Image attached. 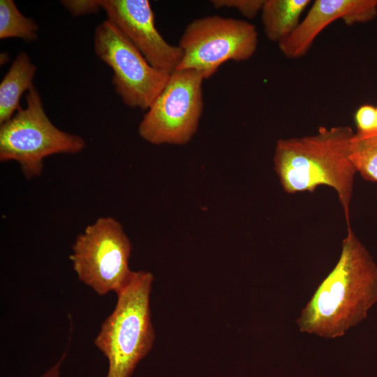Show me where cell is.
Masks as SVG:
<instances>
[{"label": "cell", "instance_id": "6da1fadb", "mask_svg": "<svg viewBox=\"0 0 377 377\" xmlns=\"http://www.w3.org/2000/svg\"><path fill=\"white\" fill-rule=\"evenodd\" d=\"M377 302V266L350 226L339 260L296 323L300 332L335 339L363 320Z\"/></svg>", "mask_w": 377, "mask_h": 377}, {"label": "cell", "instance_id": "7a4b0ae2", "mask_svg": "<svg viewBox=\"0 0 377 377\" xmlns=\"http://www.w3.org/2000/svg\"><path fill=\"white\" fill-rule=\"evenodd\" d=\"M355 133L348 126H320L316 133L279 139L274 168L288 194L313 191L319 186L333 188L350 226V206L357 172L350 158Z\"/></svg>", "mask_w": 377, "mask_h": 377}, {"label": "cell", "instance_id": "3957f363", "mask_svg": "<svg viewBox=\"0 0 377 377\" xmlns=\"http://www.w3.org/2000/svg\"><path fill=\"white\" fill-rule=\"evenodd\" d=\"M153 280L150 272H133L117 294L113 312L101 325L94 344L108 358L106 377H130L153 346L155 335L149 307Z\"/></svg>", "mask_w": 377, "mask_h": 377}, {"label": "cell", "instance_id": "277c9868", "mask_svg": "<svg viewBox=\"0 0 377 377\" xmlns=\"http://www.w3.org/2000/svg\"><path fill=\"white\" fill-rule=\"evenodd\" d=\"M27 106L0 124V161H15L27 179L43 172L44 158L57 154H77L85 147L80 135L60 130L46 114L33 84L26 94Z\"/></svg>", "mask_w": 377, "mask_h": 377}, {"label": "cell", "instance_id": "5b68a950", "mask_svg": "<svg viewBox=\"0 0 377 377\" xmlns=\"http://www.w3.org/2000/svg\"><path fill=\"white\" fill-rule=\"evenodd\" d=\"M72 249L70 259L78 279L98 295L117 294L129 282L131 244L115 219L100 217L87 226Z\"/></svg>", "mask_w": 377, "mask_h": 377}, {"label": "cell", "instance_id": "8992f818", "mask_svg": "<svg viewBox=\"0 0 377 377\" xmlns=\"http://www.w3.org/2000/svg\"><path fill=\"white\" fill-rule=\"evenodd\" d=\"M258 43L256 28L247 21L216 15L195 19L179 39L182 58L176 70H195L207 80L227 61L251 59Z\"/></svg>", "mask_w": 377, "mask_h": 377}, {"label": "cell", "instance_id": "52a82bcc", "mask_svg": "<svg viewBox=\"0 0 377 377\" xmlns=\"http://www.w3.org/2000/svg\"><path fill=\"white\" fill-rule=\"evenodd\" d=\"M202 73L175 70L144 114L138 133L153 145L188 143L198 130L203 110Z\"/></svg>", "mask_w": 377, "mask_h": 377}, {"label": "cell", "instance_id": "ba28073f", "mask_svg": "<svg viewBox=\"0 0 377 377\" xmlns=\"http://www.w3.org/2000/svg\"><path fill=\"white\" fill-rule=\"evenodd\" d=\"M96 56L112 71L116 93L130 108L147 111L165 87L170 74L153 67L108 20L94 32Z\"/></svg>", "mask_w": 377, "mask_h": 377}, {"label": "cell", "instance_id": "9c48e42d", "mask_svg": "<svg viewBox=\"0 0 377 377\" xmlns=\"http://www.w3.org/2000/svg\"><path fill=\"white\" fill-rule=\"evenodd\" d=\"M108 20L154 68L175 71L182 58L179 45L168 43L158 32L154 14L147 0H103Z\"/></svg>", "mask_w": 377, "mask_h": 377}, {"label": "cell", "instance_id": "30bf717a", "mask_svg": "<svg viewBox=\"0 0 377 377\" xmlns=\"http://www.w3.org/2000/svg\"><path fill=\"white\" fill-rule=\"evenodd\" d=\"M377 15V0H316L296 29L278 43L288 59L304 56L316 38L337 20L351 26L372 21Z\"/></svg>", "mask_w": 377, "mask_h": 377}, {"label": "cell", "instance_id": "8fae6325", "mask_svg": "<svg viewBox=\"0 0 377 377\" xmlns=\"http://www.w3.org/2000/svg\"><path fill=\"white\" fill-rule=\"evenodd\" d=\"M36 65L25 52H20L0 84V124L9 120L20 108L22 95L34 84Z\"/></svg>", "mask_w": 377, "mask_h": 377}, {"label": "cell", "instance_id": "7c38bea8", "mask_svg": "<svg viewBox=\"0 0 377 377\" xmlns=\"http://www.w3.org/2000/svg\"><path fill=\"white\" fill-rule=\"evenodd\" d=\"M310 0H265L261 13L264 33L269 40L279 43L300 23V18Z\"/></svg>", "mask_w": 377, "mask_h": 377}, {"label": "cell", "instance_id": "4fadbf2b", "mask_svg": "<svg viewBox=\"0 0 377 377\" xmlns=\"http://www.w3.org/2000/svg\"><path fill=\"white\" fill-rule=\"evenodd\" d=\"M38 31L36 22L22 15L13 0L0 1V39L18 38L33 42Z\"/></svg>", "mask_w": 377, "mask_h": 377}, {"label": "cell", "instance_id": "5bb4252c", "mask_svg": "<svg viewBox=\"0 0 377 377\" xmlns=\"http://www.w3.org/2000/svg\"><path fill=\"white\" fill-rule=\"evenodd\" d=\"M350 158L363 178L377 182V133L364 136L355 133L350 142Z\"/></svg>", "mask_w": 377, "mask_h": 377}, {"label": "cell", "instance_id": "9a60e30c", "mask_svg": "<svg viewBox=\"0 0 377 377\" xmlns=\"http://www.w3.org/2000/svg\"><path fill=\"white\" fill-rule=\"evenodd\" d=\"M216 9L234 8L247 19H253L261 12L265 0H212Z\"/></svg>", "mask_w": 377, "mask_h": 377}, {"label": "cell", "instance_id": "2e32d148", "mask_svg": "<svg viewBox=\"0 0 377 377\" xmlns=\"http://www.w3.org/2000/svg\"><path fill=\"white\" fill-rule=\"evenodd\" d=\"M376 117V107L368 104L360 107L355 115L357 126L355 135L364 136L371 133L375 129Z\"/></svg>", "mask_w": 377, "mask_h": 377}, {"label": "cell", "instance_id": "e0dca14e", "mask_svg": "<svg viewBox=\"0 0 377 377\" xmlns=\"http://www.w3.org/2000/svg\"><path fill=\"white\" fill-rule=\"evenodd\" d=\"M60 2L74 17L96 13L103 8V0H62Z\"/></svg>", "mask_w": 377, "mask_h": 377}, {"label": "cell", "instance_id": "ac0fdd59", "mask_svg": "<svg viewBox=\"0 0 377 377\" xmlns=\"http://www.w3.org/2000/svg\"><path fill=\"white\" fill-rule=\"evenodd\" d=\"M66 357V354H64L60 360L57 362L52 367L47 370L40 377H59V367L61 362Z\"/></svg>", "mask_w": 377, "mask_h": 377}, {"label": "cell", "instance_id": "d6986e66", "mask_svg": "<svg viewBox=\"0 0 377 377\" xmlns=\"http://www.w3.org/2000/svg\"><path fill=\"white\" fill-rule=\"evenodd\" d=\"M376 126H375V129L374 131L372 132V133H377V106L376 107ZM371 134V133H370Z\"/></svg>", "mask_w": 377, "mask_h": 377}]
</instances>
